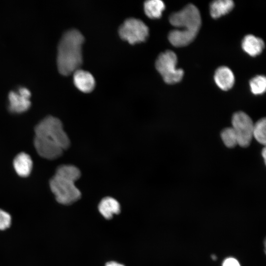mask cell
<instances>
[{"instance_id":"4fadbf2b","label":"cell","mask_w":266,"mask_h":266,"mask_svg":"<svg viewBox=\"0 0 266 266\" xmlns=\"http://www.w3.org/2000/svg\"><path fill=\"white\" fill-rule=\"evenodd\" d=\"M13 166L16 173L20 176L27 177L32 170L33 161L28 154L21 152L15 157Z\"/></svg>"},{"instance_id":"3957f363","label":"cell","mask_w":266,"mask_h":266,"mask_svg":"<svg viewBox=\"0 0 266 266\" xmlns=\"http://www.w3.org/2000/svg\"><path fill=\"white\" fill-rule=\"evenodd\" d=\"M35 136L50 141L63 150L70 145L69 139L63 129L62 122L57 118L48 116L42 120L34 128Z\"/></svg>"},{"instance_id":"6da1fadb","label":"cell","mask_w":266,"mask_h":266,"mask_svg":"<svg viewBox=\"0 0 266 266\" xmlns=\"http://www.w3.org/2000/svg\"><path fill=\"white\" fill-rule=\"evenodd\" d=\"M170 24L182 30H173L168 34L171 44L176 47L185 46L196 37L201 26V17L198 8L193 4H188L179 11L169 16Z\"/></svg>"},{"instance_id":"ac0fdd59","label":"cell","mask_w":266,"mask_h":266,"mask_svg":"<svg viewBox=\"0 0 266 266\" xmlns=\"http://www.w3.org/2000/svg\"><path fill=\"white\" fill-rule=\"evenodd\" d=\"M266 118H261L254 124L253 130V137L264 145L266 144Z\"/></svg>"},{"instance_id":"5b68a950","label":"cell","mask_w":266,"mask_h":266,"mask_svg":"<svg viewBox=\"0 0 266 266\" xmlns=\"http://www.w3.org/2000/svg\"><path fill=\"white\" fill-rule=\"evenodd\" d=\"M177 56L172 51L167 50L160 54L156 61V68L167 84L179 82L182 79L184 71L176 68Z\"/></svg>"},{"instance_id":"5bb4252c","label":"cell","mask_w":266,"mask_h":266,"mask_svg":"<svg viewBox=\"0 0 266 266\" xmlns=\"http://www.w3.org/2000/svg\"><path fill=\"white\" fill-rule=\"evenodd\" d=\"M8 100L9 109L14 113H21L27 111L31 104L30 99L22 96L14 91L9 92Z\"/></svg>"},{"instance_id":"603a6c76","label":"cell","mask_w":266,"mask_h":266,"mask_svg":"<svg viewBox=\"0 0 266 266\" xmlns=\"http://www.w3.org/2000/svg\"><path fill=\"white\" fill-rule=\"evenodd\" d=\"M19 94L22 96L30 99L31 96V92L29 89L25 87H21L19 89Z\"/></svg>"},{"instance_id":"cb8c5ba5","label":"cell","mask_w":266,"mask_h":266,"mask_svg":"<svg viewBox=\"0 0 266 266\" xmlns=\"http://www.w3.org/2000/svg\"><path fill=\"white\" fill-rule=\"evenodd\" d=\"M105 266H125L124 265L115 261H109L107 262Z\"/></svg>"},{"instance_id":"7c38bea8","label":"cell","mask_w":266,"mask_h":266,"mask_svg":"<svg viewBox=\"0 0 266 266\" xmlns=\"http://www.w3.org/2000/svg\"><path fill=\"white\" fill-rule=\"evenodd\" d=\"M264 47L265 43L263 39L252 34L246 35L242 41L243 50L251 56L259 55Z\"/></svg>"},{"instance_id":"d4e9b609","label":"cell","mask_w":266,"mask_h":266,"mask_svg":"<svg viewBox=\"0 0 266 266\" xmlns=\"http://www.w3.org/2000/svg\"><path fill=\"white\" fill-rule=\"evenodd\" d=\"M262 156L263 157V158L264 159V161H265V163L266 164V148L264 147L263 150H262Z\"/></svg>"},{"instance_id":"7402d4cb","label":"cell","mask_w":266,"mask_h":266,"mask_svg":"<svg viewBox=\"0 0 266 266\" xmlns=\"http://www.w3.org/2000/svg\"><path fill=\"white\" fill-rule=\"evenodd\" d=\"M222 266H241L238 261L232 257L226 258L222 264Z\"/></svg>"},{"instance_id":"8992f818","label":"cell","mask_w":266,"mask_h":266,"mask_svg":"<svg viewBox=\"0 0 266 266\" xmlns=\"http://www.w3.org/2000/svg\"><path fill=\"white\" fill-rule=\"evenodd\" d=\"M148 27L141 20L131 18L120 27L119 34L123 40L131 44L145 41L148 36Z\"/></svg>"},{"instance_id":"ba28073f","label":"cell","mask_w":266,"mask_h":266,"mask_svg":"<svg viewBox=\"0 0 266 266\" xmlns=\"http://www.w3.org/2000/svg\"><path fill=\"white\" fill-rule=\"evenodd\" d=\"M34 145L38 154L41 157L48 160L59 158L62 155L64 150L59 145L47 142L36 136H34Z\"/></svg>"},{"instance_id":"9a60e30c","label":"cell","mask_w":266,"mask_h":266,"mask_svg":"<svg viewBox=\"0 0 266 266\" xmlns=\"http://www.w3.org/2000/svg\"><path fill=\"white\" fill-rule=\"evenodd\" d=\"M234 7L232 0H217L210 5V13L213 18H218L230 12Z\"/></svg>"},{"instance_id":"30bf717a","label":"cell","mask_w":266,"mask_h":266,"mask_svg":"<svg viewBox=\"0 0 266 266\" xmlns=\"http://www.w3.org/2000/svg\"><path fill=\"white\" fill-rule=\"evenodd\" d=\"M214 78L217 85L224 91L231 89L235 81L233 72L230 68L225 66H220L216 70Z\"/></svg>"},{"instance_id":"7a4b0ae2","label":"cell","mask_w":266,"mask_h":266,"mask_svg":"<svg viewBox=\"0 0 266 266\" xmlns=\"http://www.w3.org/2000/svg\"><path fill=\"white\" fill-rule=\"evenodd\" d=\"M84 38L76 29L65 32L58 45L57 63L58 70L68 75L79 69L82 63V45Z\"/></svg>"},{"instance_id":"2e32d148","label":"cell","mask_w":266,"mask_h":266,"mask_svg":"<svg viewBox=\"0 0 266 266\" xmlns=\"http://www.w3.org/2000/svg\"><path fill=\"white\" fill-rule=\"evenodd\" d=\"M165 8V3L160 0H149L144 4L145 13L151 19L160 18Z\"/></svg>"},{"instance_id":"d6986e66","label":"cell","mask_w":266,"mask_h":266,"mask_svg":"<svg viewBox=\"0 0 266 266\" xmlns=\"http://www.w3.org/2000/svg\"><path fill=\"white\" fill-rule=\"evenodd\" d=\"M221 137L225 146L228 148H233L238 144L235 133L232 127H228L222 130Z\"/></svg>"},{"instance_id":"9c48e42d","label":"cell","mask_w":266,"mask_h":266,"mask_svg":"<svg viewBox=\"0 0 266 266\" xmlns=\"http://www.w3.org/2000/svg\"><path fill=\"white\" fill-rule=\"evenodd\" d=\"M73 82L76 88L84 93L91 92L95 86L93 76L90 72L80 68L73 72Z\"/></svg>"},{"instance_id":"44dd1931","label":"cell","mask_w":266,"mask_h":266,"mask_svg":"<svg viewBox=\"0 0 266 266\" xmlns=\"http://www.w3.org/2000/svg\"><path fill=\"white\" fill-rule=\"evenodd\" d=\"M11 220L10 214L0 209V230H4L9 228Z\"/></svg>"},{"instance_id":"277c9868","label":"cell","mask_w":266,"mask_h":266,"mask_svg":"<svg viewBox=\"0 0 266 266\" xmlns=\"http://www.w3.org/2000/svg\"><path fill=\"white\" fill-rule=\"evenodd\" d=\"M73 180L55 174L49 182L50 187L56 200L64 205L71 204L77 201L81 196Z\"/></svg>"},{"instance_id":"ffe728a7","label":"cell","mask_w":266,"mask_h":266,"mask_svg":"<svg viewBox=\"0 0 266 266\" xmlns=\"http://www.w3.org/2000/svg\"><path fill=\"white\" fill-rule=\"evenodd\" d=\"M249 84L251 91L255 95H261L266 91V78L264 75H257L253 77Z\"/></svg>"},{"instance_id":"52a82bcc","label":"cell","mask_w":266,"mask_h":266,"mask_svg":"<svg viewBox=\"0 0 266 266\" xmlns=\"http://www.w3.org/2000/svg\"><path fill=\"white\" fill-rule=\"evenodd\" d=\"M232 128L237 139V144L242 147L249 146L253 138L254 123L251 118L245 112L237 111L232 119Z\"/></svg>"},{"instance_id":"e0dca14e","label":"cell","mask_w":266,"mask_h":266,"mask_svg":"<svg viewBox=\"0 0 266 266\" xmlns=\"http://www.w3.org/2000/svg\"><path fill=\"white\" fill-rule=\"evenodd\" d=\"M55 174L69 178L75 181L81 176L80 170L75 166L70 165H64L58 166Z\"/></svg>"},{"instance_id":"8fae6325","label":"cell","mask_w":266,"mask_h":266,"mask_svg":"<svg viewBox=\"0 0 266 266\" xmlns=\"http://www.w3.org/2000/svg\"><path fill=\"white\" fill-rule=\"evenodd\" d=\"M98 210L100 214L106 219L112 218L114 215L121 212V206L119 202L111 197L103 198L98 205Z\"/></svg>"}]
</instances>
